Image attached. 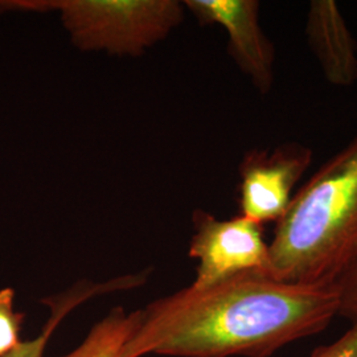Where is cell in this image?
<instances>
[{
  "mask_svg": "<svg viewBox=\"0 0 357 357\" xmlns=\"http://www.w3.org/2000/svg\"><path fill=\"white\" fill-rule=\"evenodd\" d=\"M190 255L199 261L191 286L203 289L245 273L268 275L270 253L262 225L243 216L230 220L197 211Z\"/></svg>",
  "mask_w": 357,
  "mask_h": 357,
  "instance_id": "cell-4",
  "label": "cell"
},
{
  "mask_svg": "<svg viewBox=\"0 0 357 357\" xmlns=\"http://www.w3.org/2000/svg\"><path fill=\"white\" fill-rule=\"evenodd\" d=\"M312 151L299 143L248 153L241 163V216L259 225L278 222L287 212L295 185L311 165Z\"/></svg>",
  "mask_w": 357,
  "mask_h": 357,
  "instance_id": "cell-5",
  "label": "cell"
},
{
  "mask_svg": "<svg viewBox=\"0 0 357 357\" xmlns=\"http://www.w3.org/2000/svg\"><path fill=\"white\" fill-rule=\"evenodd\" d=\"M306 36L327 82L340 88L356 82V41L336 1L312 0L310 3Z\"/></svg>",
  "mask_w": 357,
  "mask_h": 357,
  "instance_id": "cell-7",
  "label": "cell"
},
{
  "mask_svg": "<svg viewBox=\"0 0 357 357\" xmlns=\"http://www.w3.org/2000/svg\"><path fill=\"white\" fill-rule=\"evenodd\" d=\"M59 11L73 43L84 51L141 54L178 26L183 10L172 0L0 1V10Z\"/></svg>",
  "mask_w": 357,
  "mask_h": 357,
  "instance_id": "cell-3",
  "label": "cell"
},
{
  "mask_svg": "<svg viewBox=\"0 0 357 357\" xmlns=\"http://www.w3.org/2000/svg\"><path fill=\"white\" fill-rule=\"evenodd\" d=\"M335 284L339 291V315L357 323V255Z\"/></svg>",
  "mask_w": 357,
  "mask_h": 357,
  "instance_id": "cell-11",
  "label": "cell"
},
{
  "mask_svg": "<svg viewBox=\"0 0 357 357\" xmlns=\"http://www.w3.org/2000/svg\"><path fill=\"white\" fill-rule=\"evenodd\" d=\"M112 284H98V286H89L81 287L77 291H72L69 295L60 298L57 302H50L51 305V318L45 323L43 331L35 339L22 342L11 352L6 354L1 357H44L45 348L51 339L52 333L59 327L61 320L81 302L86 301L91 295L98 294L103 289H110Z\"/></svg>",
  "mask_w": 357,
  "mask_h": 357,
  "instance_id": "cell-9",
  "label": "cell"
},
{
  "mask_svg": "<svg viewBox=\"0 0 357 357\" xmlns=\"http://www.w3.org/2000/svg\"><path fill=\"white\" fill-rule=\"evenodd\" d=\"M185 6L202 24H218L228 33V48L234 61L261 93L274 84L275 53L259 24L255 0H187Z\"/></svg>",
  "mask_w": 357,
  "mask_h": 357,
  "instance_id": "cell-6",
  "label": "cell"
},
{
  "mask_svg": "<svg viewBox=\"0 0 357 357\" xmlns=\"http://www.w3.org/2000/svg\"><path fill=\"white\" fill-rule=\"evenodd\" d=\"M268 277L332 284L357 255V137L295 192L268 245Z\"/></svg>",
  "mask_w": 357,
  "mask_h": 357,
  "instance_id": "cell-2",
  "label": "cell"
},
{
  "mask_svg": "<svg viewBox=\"0 0 357 357\" xmlns=\"http://www.w3.org/2000/svg\"><path fill=\"white\" fill-rule=\"evenodd\" d=\"M310 357H357V323L336 342L315 349Z\"/></svg>",
  "mask_w": 357,
  "mask_h": 357,
  "instance_id": "cell-12",
  "label": "cell"
},
{
  "mask_svg": "<svg viewBox=\"0 0 357 357\" xmlns=\"http://www.w3.org/2000/svg\"><path fill=\"white\" fill-rule=\"evenodd\" d=\"M15 291L13 289L0 290V357L11 352L20 344L19 332L24 315L13 306Z\"/></svg>",
  "mask_w": 357,
  "mask_h": 357,
  "instance_id": "cell-10",
  "label": "cell"
},
{
  "mask_svg": "<svg viewBox=\"0 0 357 357\" xmlns=\"http://www.w3.org/2000/svg\"><path fill=\"white\" fill-rule=\"evenodd\" d=\"M139 319V311L126 314L123 308H114L105 319L97 323L86 339L64 357H119Z\"/></svg>",
  "mask_w": 357,
  "mask_h": 357,
  "instance_id": "cell-8",
  "label": "cell"
},
{
  "mask_svg": "<svg viewBox=\"0 0 357 357\" xmlns=\"http://www.w3.org/2000/svg\"><path fill=\"white\" fill-rule=\"evenodd\" d=\"M332 284H295L245 273L190 286L139 311L119 357H270L326 330L339 315Z\"/></svg>",
  "mask_w": 357,
  "mask_h": 357,
  "instance_id": "cell-1",
  "label": "cell"
}]
</instances>
